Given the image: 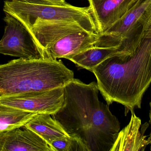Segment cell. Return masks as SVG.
<instances>
[{"label":"cell","instance_id":"cell-1","mask_svg":"<svg viewBox=\"0 0 151 151\" xmlns=\"http://www.w3.org/2000/svg\"><path fill=\"white\" fill-rule=\"evenodd\" d=\"M63 89V105L53 118L85 151H111L120 124L109 105L99 99L97 83L86 84L74 78Z\"/></svg>","mask_w":151,"mask_h":151},{"label":"cell","instance_id":"cell-2","mask_svg":"<svg viewBox=\"0 0 151 151\" xmlns=\"http://www.w3.org/2000/svg\"><path fill=\"white\" fill-rule=\"evenodd\" d=\"M92 72L109 105L121 104L127 113L140 109L144 95L151 83V38L144 39L132 56L110 58Z\"/></svg>","mask_w":151,"mask_h":151},{"label":"cell","instance_id":"cell-3","mask_svg":"<svg viewBox=\"0 0 151 151\" xmlns=\"http://www.w3.org/2000/svg\"><path fill=\"white\" fill-rule=\"evenodd\" d=\"M73 79V72L61 60L19 58L0 65V95H15L64 87Z\"/></svg>","mask_w":151,"mask_h":151},{"label":"cell","instance_id":"cell-4","mask_svg":"<svg viewBox=\"0 0 151 151\" xmlns=\"http://www.w3.org/2000/svg\"><path fill=\"white\" fill-rule=\"evenodd\" d=\"M3 11L17 18L27 28L37 19L49 21H74L97 27L89 6L78 7L69 4L62 6L46 5L11 0L4 1Z\"/></svg>","mask_w":151,"mask_h":151},{"label":"cell","instance_id":"cell-5","mask_svg":"<svg viewBox=\"0 0 151 151\" xmlns=\"http://www.w3.org/2000/svg\"><path fill=\"white\" fill-rule=\"evenodd\" d=\"M151 0H138L119 20L99 35L94 46L119 48L123 56L133 55L144 38L141 21Z\"/></svg>","mask_w":151,"mask_h":151},{"label":"cell","instance_id":"cell-6","mask_svg":"<svg viewBox=\"0 0 151 151\" xmlns=\"http://www.w3.org/2000/svg\"><path fill=\"white\" fill-rule=\"evenodd\" d=\"M5 13L6 25L0 40V54L26 60L48 58L24 25L12 15Z\"/></svg>","mask_w":151,"mask_h":151},{"label":"cell","instance_id":"cell-7","mask_svg":"<svg viewBox=\"0 0 151 151\" xmlns=\"http://www.w3.org/2000/svg\"><path fill=\"white\" fill-rule=\"evenodd\" d=\"M63 87L15 95H0V103L29 112L52 115L63 105Z\"/></svg>","mask_w":151,"mask_h":151},{"label":"cell","instance_id":"cell-8","mask_svg":"<svg viewBox=\"0 0 151 151\" xmlns=\"http://www.w3.org/2000/svg\"><path fill=\"white\" fill-rule=\"evenodd\" d=\"M27 28L45 53L56 42L70 34L88 32L99 34L96 27L74 21H49L37 19Z\"/></svg>","mask_w":151,"mask_h":151},{"label":"cell","instance_id":"cell-9","mask_svg":"<svg viewBox=\"0 0 151 151\" xmlns=\"http://www.w3.org/2000/svg\"><path fill=\"white\" fill-rule=\"evenodd\" d=\"M99 35L122 18L138 0H88Z\"/></svg>","mask_w":151,"mask_h":151},{"label":"cell","instance_id":"cell-10","mask_svg":"<svg viewBox=\"0 0 151 151\" xmlns=\"http://www.w3.org/2000/svg\"><path fill=\"white\" fill-rule=\"evenodd\" d=\"M0 134V151H54L32 130L23 126Z\"/></svg>","mask_w":151,"mask_h":151},{"label":"cell","instance_id":"cell-11","mask_svg":"<svg viewBox=\"0 0 151 151\" xmlns=\"http://www.w3.org/2000/svg\"><path fill=\"white\" fill-rule=\"evenodd\" d=\"M99 35L79 32L67 35L56 42L46 51L47 57L69 59L83 51L94 46Z\"/></svg>","mask_w":151,"mask_h":151},{"label":"cell","instance_id":"cell-12","mask_svg":"<svg viewBox=\"0 0 151 151\" xmlns=\"http://www.w3.org/2000/svg\"><path fill=\"white\" fill-rule=\"evenodd\" d=\"M149 127L146 122L142 125L141 119L131 113L129 124L121 130L111 151H144L150 144L145 133Z\"/></svg>","mask_w":151,"mask_h":151},{"label":"cell","instance_id":"cell-13","mask_svg":"<svg viewBox=\"0 0 151 151\" xmlns=\"http://www.w3.org/2000/svg\"><path fill=\"white\" fill-rule=\"evenodd\" d=\"M51 116L50 114L38 113L24 125L26 127L39 135L50 145L57 139L70 136Z\"/></svg>","mask_w":151,"mask_h":151},{"label":"cell","instance_id":"cell-14","mask_svg":"<svg viewBox=\"0 0 151 151\" xmlns=\"http://www.w3.org/2000/svg\"><path fill=\"white\" fill-rule=\"evenodd\" d=\"M119 48L93 46L69 59L80 68L92 72L96 66L110 58L121 56Z\"/></svg>","mask_w":151,"mask_h":151},{"label":"cell","instance_id":"cell-15","mask_svg":"<svg viewBox=\"0 0 151 151\" xmlns=\"http://www.w3.org/2000/svg\"><path fill=\"white\" fill-rule=\"evenodd\" d=\"M37 114L0 103V134L23 126Z\"/></svg>","mask_w":151,"mask_h":151},{"label":"cell","instance_id":"cell-16","mask_svg":"<svg viewBox=\"0 0 151 151\" xmlns=\"http://www.w3.org/2000/svg\"><path fill=\"white\" fill-rule=\"evenodd\" d=\"M50 145L54 151H85L82 144L71 136L57 139L52 142Z\"/></svg>","mask_w":151,"mask_h":151},{"label":"cell","instance_id":"cell-17","mask_svg":"<svg viewBox=\"0 0 151 151\" xmlns=\"http://www.w3.org/2000/svg\"><path fill=\"white\" fill-rule=\"evenodd\" d=\"M19 1L26 2L30 3L35 4L52 5L50 3L46 0H19Z\"/></svg>","mask_w":151,"mask_h":151},{"label":"cell","instance_id":"cell-18","mask_svg":"<svg viewBox=\"0 0 151 151\" xmlns=\"http://www.w3.org/2000/svg\"><path fill=\"white\" fill-rule=\"evenodd\" d=\"M51 4L52 5H65L68 4L65 0H46Z\"/></svg>","mask_w":151,"mask_h":151},{"label":"cell","instance_id":"cell-19","mask_svg":"<svg viewBox=\"0 0 151 151\" xmlns=\"http://www.w3.org/2000/svg\"><path fill=\"white\" fill-rule=\"evenodd\" d=\"M150 122L151 125V102L150 103ZM149 139L150 140V150H151V132L150 135V137H149Z\"/></svg>","mask_w":151,"mask_h":151}]
</instances>
